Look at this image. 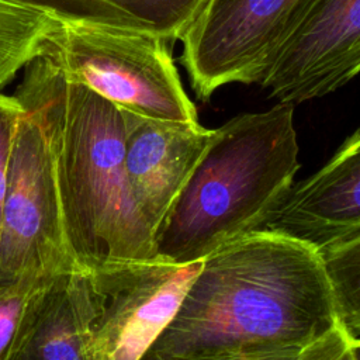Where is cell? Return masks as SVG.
<instances>
[{
	"instance_id": "13",
	"label": "cell",
	"mask_w": 360,
	"mask_h": 360,
	"mask_svg": "<svg viewBox=\"0 0 360 360\" xmlns=\"http://www.w3.org/2000/svg\"><path fill=\"white\" fill-rule=\"evenodd\" d=\"M56 14L24 0H0V90L44 53Z\"/></svg>"
},
{
	"instance_id": "12",
	"label": "cell",
	"mask_w": 360,
	"mask_h": 360,
	"mask_svg": "<svg viewBox=\"0 0 360 360\" xmlns=\"http://www.w3.org/2000/svg\"><path fill=\"white\" fill-rule=\"evenodd\" d=\"M58 15L100 21L180 41L210 0H24Z\"/></svg>"
},
{
	"instance_id": "10",
	"label": "cell",
	"mask_w": 360,
	"mask_h": 360,
	"mask_svg": "<svg viewBox=\"0 0 360 360\" xmlns=\"http://www.w3.org/2000/svg\"><path fill=\"white\" fill-rule=\"evenodd\" d=\"M101 309L103 294L90 269L51 276L28 302L11 360H90Z\"/></svg>"
},
{
	"instance_id": "17",
	"label": "cell",
	"mask_w": 360,
	"mask_h": 360,
	"mask_svg": "<svg viewBox=\"0 0 360 360\" xmlns=\"http://www.w3.org/2000/svg\"><path fill=\"white\" fill-rule=\"evenodd\" d=\"M347 360H360V336H352L349 342Z\"/></svg>"
},
{
	"instance_id": "5",
	"label": "cell",
	"mask_w": 360,
	"mask_h": 360,
	"mask_svg": "<svg viewBox=\"0 0 360 360\" xmlns=\"http://www.w3.org/2000/svg\"><path fill=\"white\" fill-rule=\"evenodd\" d=\"M24 108L1 208L0 280L46 277L80 266L65 228L46 129L34 110Z\"/></svg>"
},
{
	"instance_id": "1",
	"label": "cell",
	"mask_w": 360,
	"mask_h": 360,
	"mask_svg": "<svg viewBox=\"0 0 360 360\" xmlns=\"http://www.w3.org/2000/svg\"><path fill=\"white\" fill-rule=\"evenodd\" d=\"M319 248L263 228L202 263L148 360H347Z\"/></svg>"
},
{
	"instance_id": "2",
	"label": "cell",
	"mask_w": 360,
	"mask_h": 360,
	"mask_svg": "<svg viewBox=\"0 0 360 360\" xmlns=\"http://www.w3.org/2000/svg\"><path fill=\"white\" fill-rule=\"evenodd\" d=\"M46 129L68 239L77 263L93 271L156 255L125 169V124L112 103L69 82L45 55L24 68L14 94Z\"/></svg>"
},
{
	"instance_id": "8",
	"label": "cell",
	"mask_w": 360,
	"mask_h": 360,
	"mask_svg": "<svg viewBox=\"0 0 360 360\" xmlns=\"http://www.w3.org/2000/svg\"><path fill=\"white\" fill-rule=\"evenodd\" d=\"M360 73V0H314L259 84L281 103L336 91Z\"/></svg>"
},
{
	"instance_id": "3",
	"label": "cell",
	"mask_w": 360,
	"mask_h": 360,
	"mask_svg": "<svg viewBox=\"0 0 360 360\" xmlns=\"http://www.w3.org/2000/svg\"><path fill=\"white\" fill-rule=\"evenodd\" d=\"M294 104L239 114L207 149L155 232L156 255L186 263L266 228L300 169Z\"/></svg>"
},
{
	"instance_id": "11",
	"label": "cell",
	"mask_w": 360,
	"mask_h": 360,
	"mask_svg": "<svg viewBox=\"0 0 360 360\" xmlns=\"http://www.w3.org/2000/svg\"><path fill=\"white\" fill-rule=\"evenodd\" d=\"M266 228L318 248L360 228V128L315 173L294 183Z\"/></svg>"
},
{
	"instance_id": "7",
	"label": "cell",
	"mask_w": 360,
	"mask_h": 360,
	"mask_svg": "<svg viewBox=\"0 0 360 360\" xmlns=\"http://www.w3.org/2000/svg\"><path fill=\"white\" fill-rule=\"evenodd\" d=\"M202 263L155 255L91 270L103 294V309L90 360L143 359L179 312Z\"/></svg>"
},
{
	"instance_id": "16",
	"label": "cell",
	"mask_w": 360,
	"mask_h": 360,
	"mask_svg": "<svg viewBox=\"0 0 360 360\" xmlns=\"http://www.w3.org/2000/svg\"><path fill=\"white\" fill-rule=\"evenodd\" d=\"M25 108L15 96L0 93V219L18 122Z\"/></svg>"
},
{
	"instance_id": "15",
	"label": "cell",
	"mask_w": 360,
	"mask_h": 360,
	"mask_svg": "<svg viewBox=\"0 0 360 360\" xmlns=\"http://www.w3.org/2000/svg\"><path fill=\"white\" fill-rule=\"evenodd\" d=\"M46 277L0 280V360H11L28 302Z\"/></svg>"
},
{
	"instance_id": "4",
	"label": "cell",
	"mask_w": 360,
	"mask_h": 360,
	"mask_svg": "<svg viewBox=\"0 0 360 360\" xmlns=\"http://www.w3.org/2000/svg\"><path fill=\"white\" fill-rule=\"evenodd\" d=\"M166 39L100 21L56 14L44 53L73 83L132 114L197 124Z\"/></svg>"
},
{
	"instance_id": "9",
	"label": "cell",
	"mask_w": 360,
	"mask_h": 360,
	"mask_svg": "<svg viewBox=\"0 0 360 360\" xmlns=\"http://www.w3.org/2000/svg\"><path fill=\"white\" fill-rule=\"evenodd\" d=\"M125 169L135 204L153 235L212 136L197 124L166 122L121 110Z\"/></svg>"
},
{
	"instance_id": "6",
	"label": "cell",
	"mask_w": 360,
	"mask_h": 360,
	"mask_svg": "<svg viewBox=\"0 0 360 360\" xmlns=\"http://www.w3.org/2000/svg\"><path fill=\"white\" fill-rule=\"evenodd\" d=\"M314 0H210L180 38V63L202 101L222 86L259 83Z\"/></svg>"
},
{
	"instance_id": "14",
	"label": "cell",
	"mask_w": 360,
	"mask_h": 360,
	"mask_svg": "<svg viewBox=\"0 0 360 360\" xmlns=\"http://www.w3.org/2000/svg\"><path fill=\"white\" fill-rule=\"evenodd\" d=\"M319 252L340 321L360 336V228L319 246Z\"/></svg>"
}]
</instances>
